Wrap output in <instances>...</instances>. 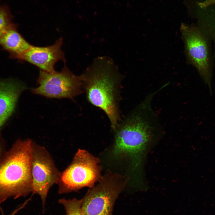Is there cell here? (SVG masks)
Instances as JSON below:
<instances>
[{"label":"cell","mask_w":215,"mask_h":215,"mask_svg":"<svg viewBox=\"0 0 215 215\" xmlns=\"http://www.w3.org/2000/svg\"><path fill=\"white\" fill-rule=\"evenodd\" d=\"M0 45L17 58L32 45L18 32L16 27L12 25L0 36Z\"/></svg>","instance_id":"cell-11"},{"label":"cell","mask_w":215,"mask_h":215,"mask_svg":"<svg viewBox=\"0 0 215 215\" xmlns=\"http://www.w3.org/2000/svg\"><path fill=\"white\" fill-rule=\"evenodd\" d=\"M60 173L46 148L33 141L32 193L40 196L43 208L49 190L54 185L57 184Z\"/></svg>","instance_id":"cell-7"},{"label":"cell","mask_w":215,"mask_h":215,"mask_svg":"<svg viewBox=\"0 0 215 215\" xmlns=\"http://www.w3.org/2000/svg\"><path fill=\"white\" fill-rule=\"evenodd\" d=\"M11 25L7 13L0 9V36Z\"/></svg>","instance_id":"cell-14"},{"label":"cell","mask_w":215,"mask_h":215,"mask_svg":"<svg viewBox=\"0 0 215 215\" xmlns=\"http://www.w3.org/2000/svg\"><path fill=\"white\" fill-rule=\"evenodd\" d=\"M24 86L13 80L0 81V127L11 115Z\"/></svg>","instance_id":"cell-10"},{"label":"cell","mask_w":215,"mask_h":215,"mask_svg":"<svg viewBox=\"0 0 215 215\" xmlns=\"http://www.w3.org/2000/svg\"><path fill=\"white\" fill-rule=\"evenodd\" d=\"M62 39H59L53 45L45 47L32 45L17 58L31 63L41 70L50 72L54 70L55 64L59 61H65L61 49Z\"/></svg>","instance_id":"cell-9"},{"label":"cell","mask_w":215,"mask_h":215,"mask_svg":"<svg viewBox=\"0 0 215 215\" xmlns=\"http://www.w3.org/2000/svg\"><path fill=\"white\" fill-rule=\"evenodd\" d=\"M124 186L115 179H102L82 198V215H113L115 202Z\"/></svg>","instance_id":"cell-8"},{"label":"cell","mask_w":215,"mask_h":215,"mask_svg":"<svg viewBox=\"0 0 215 215\" xmlns=\"http://www.w3.org/2000/svg\"><path fill=\"white\" fill-rule=\"evenodd\" d=\"M6 151V143L0 132V157Z\"/></svg>","instance_id":"cell-15"},{"label":"cell","mask_w":215,"mask_h":215,"mask_svg":"<svg viewBox=\"0 0 215 215\" xmlns=\"http://www.w3.org/2000/svg\"><path fill=\"white\" fill-rule=\"evenodd\" d=\"M199 27L208 37L214 46V58H215V14L203 18Z\"/></svg>","instance_id":"cell-12"},{"label":"cell","mask_w":215,"mask_h":215,"mask_svg":"<svg viewBox=\"0 0 215 215\" xmlns=\"http://www.w3.org/2000/svg\"><path fill=\"white\" fill-rule=\"evenodd\" d=\"M98 159L87 151L79 149L69 166L61 172L57 183L58 193H67L85 187L92 188L100 179Z\"/></svg>","instance_id":"cell-4"},{"label":"cell","mask_w":215,"mask_h":215,"mask_svg":"<svg viewBox=\"0 0 215 215\" xmlns=\"http://www.w3.org/2000/svg\"><path fill=\"white\" fill-rule=\"evenodd\" d=\"M37 82L39 85L32 93L48 98L72 99L84 89L81 75H75L66 65L60 71L41 70Z\"/></svg>","instance_id":"cell-6"},{"label":"cell","mask_w":215,"mask_h":215,"mask_svg":"<svg viewBox=\"0 0 215 215\" xmlns=\"http://www.w3.org/2000/svg\"><path fill=\"white\" fill-rule=\"evenodd\" d=\"M150 104V101L144 100L121 119L114 130V153L130 156L135 168L140 163L142 155L156 128L160 126Z\"/></svg>","instance_id":"cell-2"},{"label":"cell","mask_w":215,"mask_h":215,"mask_svg":"<svg viewBox=\"0 0 215 215\" xmlns=\"http://www.w3.org/2000/svg\"><path fill=\"white\" fill-rule=\"evenodd\" d=\"M32 142L18 139L0 157V204L32 192Z\"/></svg>","instance_id":"cell-3"},{"label":"cell","mask_w":215,"mask_h":215,"mask_svg":"<svg viewBox=\"0 0 215 215\" xmlns=\"http://www.w3.org/2000/svg\"><path fill=\"white\" fill-rule=\"evenodd\" d=\"M215 4V0H205L199 4L201 7L205 8Z\"/></svg>","instance_id":"cell-16"},{"label":"cell","mask_w":215,"mask_h":215,"mask_svg":"<svg viewBox=\"0 0 215 215\" xmlns=\"http://www.w3.org/2000/svg\"><path fill=\"white\" fill-rule=\"evenodd\" d=\"M81 75L88 101L105 113L114 130L122 119L119 102L123 76L107 56L96 58Z\"/></svg>","instance_id":"cell-1"},{"label":"cell","mask_w":215,"mask_h":215,"mask_svg":"<svg viewBox=\"0 0 215 215\" xmlns=\"http://www.w3.org/2000/svg\"><path fill=\"white\" fill-rule=\"evenodd\" d=\"M82 201V199H67L62 198L59 199L58 202L64 206L66 215H82L81 207Z\"/></svg>","instance_id":"cell-13"},{"label":"cell","mask_w":215,"mask_h":215,"mask_svg":"<svg viewBox=\"0 0 215 215\" xmlns=\"http://www.w3.org/2000/svg\"><path fill=\"white\" fill-rule=\"evenodd\" d=\"M181 31L189 60L208 85L211 95L214 58L211 42L199 27L182 24Z\"/></svg>","instance_id":"cell-5"}]
</instances>
